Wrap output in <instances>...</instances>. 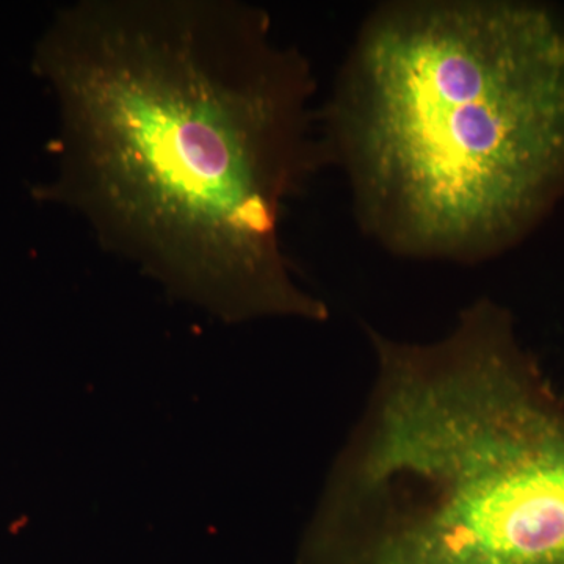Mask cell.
<instances>
[{
    "label": "cell",
    "mask_w": 564,
    "mask_h": 564,
    "mask_svg": "<svg viewBox=\"0 0 564 564\" xmlns=\"http://www.w3.org/2000/svg\"><path fill=\"white\" fill-rule=\"evenodd\" d=\"M33 69L58 109L39 198L223 322L328 321L282 242L289 203L326 163L317 82L262 7L82 0L51 22Z\"/></svg>",
    "instance_id": "obj_1"
},
{
    "label": "cell",
    "mask_w": 564,
    "mask_h": 564,
    "mask_svg": "<svg viewBox=\"0 0 564 564\" xmlns=\"http://www.w3.org/2000/svg\"><path fill=\"white\" fill-rule=\"evenodd\" d=\"M362 231L478 263L564 198V17L518 0H404L364 21L321 111Z\"/></svg>",
    "instance_id": "obj_2"
},
{
    "label": "cell",
    "mask_w": 564,
    "mask_h": 564,
    "mask_svg": "<svg viewBox=\"0 0 564 564\" xmlns=\"http://www.w3.org/2000/svg\"><path fill=\"white\" fill-rule=\"evenodd\" d=\"M375 380L304 564H564V399L489 299L451 332L369 329Z\"/></svg>",
    "instance_id": "obj_3"
}]
</instances>
